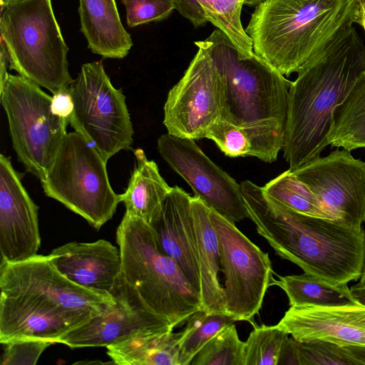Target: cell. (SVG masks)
Segmentation results:
<instances>
[{
  "instance_id": "cell-1",
  "label": "cell",
  "mask_w": 365,
  "mask_h": 365,
  "mask_svg": "<svg viewBox=\"0 0 365 365\" xmlns=\"http://www.w3.org/2000/svg\"><path fill=\"white\" fill-rule=\"evenodd\" d=\"M0 343L37 339L58 343L65 334L115 303L63 276L48 255L16 263L1 262Z\"/></svg>"
},
{
  "instance_id": "cell-2",
  "label": "cell",
  "mask_w": 365,
  "mask_h": 365,
  "mask_svg": "<svg viewBox=\"0 0 365 365\" xmlns=\"http://www.w3.org/2000/svg\"><path fill=\"white\" fill-rule=\"evenodd\" d=\"M240 185L248 218L281 258L336 284L359 279L365 257L362 226L296 212L250 180Z\"/></svg>"
},
{
  "instance_id": "cell-3",
  "label": "cell",
  "mask_w": 365,
  "mask_h": 365,
  "mask_svg": "<svg viewBox=\"0 0 365 365\" xmlns=\"http://www.w3.org/2000/svg\"><path fill=\"white\" fill-rule=\"evenodd\" d=\"M353 24L341 29L291 83L282 149L290 171L328 145L334 110L365 72V44Z\"/></svg>"
},
{
  "instance_id": "cell-4",
  "label": "cell",
  "mask_w": 365,
  "mask_h": 365,
  "mask_svg": "<svg viewBox=\"0 0 365 365\" xmlns=\"http://www.w3.org/2000/svg\"><path fill=\"white\" fill-rule=\"evenodd\" d=\"M356 10L357 0H264L245 31L254 53L289 76L355 23Z\"/></svg>"
},
{
  "instance_id": "cell-5",
  "label": "cell",
  "mask_w": 365,
  "mask_h": 365,
  "mask_svg": "<svg viewBox=\"0 0 365 365\" xmlns=\"http://www.w3.org/2000/svg\"><path fill=\"white\" fill-rule=\"evenodd\" d=\"M116 242L122 278L174 329L202 309L200 294L176 262L160 250L146 222L125 214L117 228Z\"/></svg>"
},
{
  "instance_id": "cell-6",
  "label": "cell",
  "mask_w": 365,
  "mask_h": 365,
  "mask_svg": "<svg viewBox=\"0 0 365 365\" xmlns=\"http://www.w3.org/2000/svg\"><path fill=\"white\" fill-rule=\"evenodd\" d=\"M1 43L9 68L53 94L74 81L51 0H19L1 9Z\"/></svg>"
},
{
  "instance_id": "cell-7",
  "label": "cell",
  "mask_w": 365,
  "mask_h": 365,
  "mask_svg": "<svg viewBox=\"0 0 365 365\" xmlns=\"http://www.w3.org/2000/svg\"><path fill=\"white\" fill-rule=\"evenodd\" d=\"M195 44L207 51L222 77L225 90L222 120L235 125L269 119L286 123L292 81L255 53L240 56L218 29Z\"/></svg>"
},
{
  "instance_id": "cell-8",
  "label": "cell",
  "mask_w": 365,
  "mask_h": 365,
  "mask_svg": "<svg viewBox=\"0 0 365 365\" xmlns=\"http://www.w3.org/2000/svg\"><path fill=\"white\" fill-rule=\"evenodd\" d=\"M106 163L79 133H67L52 166L40 180L43 192L98 230L121 202V194L110 184Z\"/></svg>"
},
{
  "instance_id": "cell-9",
  "label": "cell",
  "mask_w": 365,
  "mask_h": 365,
  "mask_svg": "<svg viewBox=\"0 0 365 365\" xmlns=\"http://www.w3.org/2000/svg\"><path fill=\"white\" fill-rule=\"evenodd\" d=\"M0 96L17 158L27 172L41 180L67 134L68 120L52 113V96L20 75L9 73Z\"/></svg>"
},
{
  "instance_id": "cell-10",
  "label": "cell",
  "mask_w": 365,
  "mask_h": 365,
  "mask_svg": "<svg viewBox=\"0 0 365 365\" xmlns=\"http://www.w3.org/2000/svg\"><path fill=\"white\" fill-rule=\"evenodd\" d=\"M68 89L73 103L69 124L106 162L130 148L133 128L125 97L112 85L101 61L83 64Z\"/></svg>"
},
{
  "instance_id": "cell-11",
  "label": "cell",
  "mask_w": 365,
  "mask_h": 365,
  "mask_svg": "<svg viewBox=\"0 0 365 365\" xmlns=\"http://www.w3.org/2000/svg\"><path fill=\"white\" fill-rule=\"evenodd\" d=\"M210 217L219 243L225 313L236 321L250 322L260 310L267 289L273 285L271 260L235 224L210 208Z\"/></svg>"
},
{
  "instance_id": "cell-12",
  "label": "cell",
  "mask_w": 365,
  "mask_h": 365,
  "mask_svg": "<svg viewBox=\"0 0 365 365\" xmlns=\"http://www.w3.org/2000/svg\"><path fill=\"white\" fill-rule=\"evenodd\" d=\"M196 46L197 53L168 94L163 118L168 133L195 140L222 120L225 104L222 77L207 51Z\"/></svg>"
},
{
  "instance_id": "cell-13",
  "label": "cell",
  "mask_w": 365,
  "mask_h": 365,
  "mask_svg": "<svg viewBox=\"0 0 365 365\" xmlns=\"http://www.w3.org/2000/svg\"><path fill=\"white\" fill-rule=\"evenodd\" d=\"M316 196L331 220L354 226L365 222V162L337 149L291 171Z\"/></svg>"
},
{
  "instance_id": "cell-14",
  "label": "cell",
  "mask_w": 365,
  "mask_h": 365,
  "mask_svg": "<svg viewBox=\"0 0 365 365\" xmlns=\"http://www.w3.org/2000/svg\"><path fill=\"white\" fill-rule=\"evenodd\" d=\"M157 148L195 196L210 209L234 224L248 217L241 185L212 162L195 140L163 134L158 140Z\"/></svg>"
},
{
  "instance_id": "cell-15",
  "label": "cell",
  "mask_w": 365,
  "mask_h": 365,
  "mask_svg": "<svg viewBox=\"0 0 365 365\" xmlns=\"http://www.w3.org/2000/svg\"><path fill=\"white\" fill-rule=\"evenodd\" d=\"M114 304L63 335L58 343L71 348L108 346L134 336L173 330L171 324L151 310L122 278L114 289Z\"/></svg>"
},
{
  "instance_id": "cell-16",
  "label": "cell",
  "mask_w": 365,
  "mask_h": 365,
  "mask_svg": "<svg viewBox=\"0 0 365 365\" xmlns=\"http://www.w3.org/2000/svg\"><path fill=\"white\" fill-rule=\"evenodd\" d=\"M10 158L0 155L1 262L16 263L36 255L41 245L38 206Z\"/></svg>"
},
{
  "instance_id": "cell-17",
  "label": "cell",
  "mask_w": 365,
  "mask_h": 365,
  "mask_svg": "<svg viewBox=\"0 0 365 365\" xmlns=\"http://www.w3.org/2000/svg\"><path fill=\"white\" fill-rule=\"evenodd\" d=\"M299 341L322 340L365 348V304L290 306L276 324Z\"/></svg>"
},
{
  "instance_id": "cell-18",
  "label": "cell",
  "mask_w": 365,
  "mask_h": 365,
  "mask_svg": "<svg viewBox=\"0 0 365 365\" xmlns=\"http://www.w3.org/2000/svg\"><path fill=\"white\" fill-rule=\"evenodd\" d=\"M191 196L173 187L160 212L149 225L160 250L173 259L200 296L201 282Z\"/></svg>"
},
{
  "instance_id": "cell-19",
  "label": "cell",
  "mask_w": 365,
  "mask_h": 365,
  "mask_svg": "<svg viewBox=\"0 0 365 365\" xmlns=\"http://www.w3.org/2000/svg\"><path fill=\"white\" fill-rule=\"evenodd\" d=\"M54 267L73 283L105 295H113L121 275L120 250L106 240L71 242L48 255Z\"/></svg>"
},
{
  "instance_id": "cell-20",
  "label": "cell",
  "mask_w": 365,
  "mask_h": 365,
  "mask_svg": "<svg viewBox=\"0 0 365 365\" xmlns=\"http://www.w3.org/2000/svg\"><path fill=\"white\" fill-rule=\"evenodd\" d=\"M285 125L286 123L276 119L242 125L221 120L208 130L205 138L214 141L228 157L252 156L272 163L283 149Z\"/></svg>"
},
{
  "instance_id": "cell-21",
  "label": "cell",
  "mask_w": 365,
  "mask_h": 365,
  "mask_svg": "<svg viewBox=\"0 0 365 365\" xmlns=\"http://www.w3.org/2000/svg\"><path fill=\"white\" fill-rule=\"evenodd\" d=\"M81 31L94 53L123 58L133 43L122 24L115 0H79Z\"/></svg>"
},
{
  "instance_id": "cell-22",
  "label": "cell",
  "mask_w": 365,
  "mask_h": 365,
  "mask_svg": "<svg viewBox=\"0 0 365 365\" xmlns=\"http://www.w3.org/2000/svg\"><path fill=\"white\" fill-rule=\"evenodd\" d=\"M191 209L197 240L202 309L224 312V289L220 284V255L217 232L210 217V207L199 197H191Z\"/></svg>"
},
{
  "instance_id": "cell-23",
  "label": "cell",
  "mask_w": 365,
  "mask_h": 365,
  "mask_svg": "<svg viewBox=\"0 0 365 365\" xmlns=\"http://www.w3.org/2000/svg\"><path fill=\"white\" fill-rule=\"evenodd\" d=\"M136 165L128 187L121 194L125 214L142 219L148 225L160 212L163 203L171 191L160 174L157 164L148 160L143 150H134Z\"/></svg>"
},
{
  "instance_id": "cell-24",
  "label": "cell",
  "mask_w": 365,
  "mask_h": 365,
  "mask_svg": "<svg viewBox=\"0 0 365 365\" xmlns=\"http://www.w3.org/2000/svg\"><path fill=\"white\" fill-rule=\"evenodd\" d=\"M175 9L194 26L210 22L222 31L241 54L252 52V43L241 22L246 0H173Z\"/></svg>"
},
{
  "instance_id": "cell-25",
  "label": "cell",
  "mask_w": 365,
  "mask_h": 365,
  "mask_svg": "<svg viewBox=\"0 0 365 365\" xmlns=\"http://www.w3.org/2000/svg\"><path fill=\"white\" fill-rule=\"evenodd\" d=\"M173 331L134 336L107 346V354L118 365H180V332Z\"/></svg>"
},
{
  "instance_id": "cell-26",
  "label": "cell",
  "mask_w": 365,
  "mask_h": 365,
  "mask_svg": "<svg viewBox=\"0 0 365 365\" xmlns=\"http://www.w3.org/2000/svg\"><path fill=\"white\" fill-rule=\"evenodd\" d=\"M327 141L349 151L365 148V72L334 110Z\"/></svg>"
},
{
  "instance_id": "cell-27",
  "label": "cell",
  "mask_w": 365,
  "mask_h": 365,
  "mask_svg": "<svg viewBox=\"0 0 365 365\" xmlns=\"http://www.w3.org/2000/svg\"><path fill=\"white\" fill-rule=\"evenodd\" d=\"M273 285L278 286L285 292L290 306H341L361 303L347 284H336L310 273L278 275V279L273 281Z\"/></svg>"
},
{
  "instance_id": "cell-28",
  "label": "cell",
  "mask_w": 365,
  "mask_h": 365,
  "mask_svg": "<svg viewBox=\"0 0 365 365\" xmlns=\"http://www.w3.org/2000/svg\"><path fill=\"white\" fill-rule=\"evenodd\" d=\"M235 322V318L224 312H208L200 309L192 314L186 321L184 329L180 332V365H190L209 340Z\"/></svg>"
},
{
  "instance_id": "cell-29",
  "label": "cell",
  "mask_w": 365,
  "mask_h": 365,
  "mask_svg": "<svg viewBox=\"0 0 365 365\" xmlns=\"http://www.w3.org/2000/svg\"><path fill=\"white\" fill-rule=\"evenodd\" d=\"M262 187L269 197L296 212L331 219L312 192L289 170Z\"/></svg>"
},
{
  "instance_id": "cell-30",
  "label": "cell",
  "mask_w": 365,
  "mask_h": 365,
  "mask_svg": "<svg viewBox=\"0 0 365 365\" xmlns=\"http://www.w3.org/2000/svg\"><path fill=\"white\" fill-rule=\"evenodd\" d=\"M288 336L277 325L255 327L244 341L242 365H277Z\"/></svg>"
},
{
  "instance_id": "cell-31",
  "label": "cell",
  "mask_w": 365,
  "mask_h": 365,
  "mask_svg": "<svg viewBox=\"0 0 365 365\" xmlns=\"http://www.w3.org/2000/svg\"><path fill=\"white\" fill-rule=\"evenodd\" d=\"M243 347L232 323L209 340L190 365H242Z\"/></svg>"
},
{
  "instance_id": "cell-32",
  "label": "cell",
  "mask_w": 365,
  "mask_h": 365,
  "mask_svg": "<svg viewBox=\"0 0 365 365\" xmlns=\"http://www.w3.org/2000/svg\"><path fill=\"white\" fill-rule=\"evenodd\" d=\"M294 350L297 365H364L350 348L326 341L294 339Z\"/></svg>"
},
{
  "instance_id": "cell-33",
  "label": "cell",
  "mask_w": 365,
  "mask_h": 365,
  "mask_svg": "<svg viewBox=\"0 0 365 365\" xmlns=\"http://www.w3.org/2000/svg\"><path fill=\"white\" fill-rule=\"evenodd\" d=\"M124 5L127 24L133 28L168 18L175 5L173 0H120Z\"/></svg>"
},
{
  "instance_id": "cell-34",
  "label": "cell",
  "mask_w": 365,
  "mask_h": 365,
  "mask_svg": "<svg viewBox=\"0 0 365 365\" xmlns=\"http://www.w3.org/2000/svg\"><path fill=\"white\" fill-rule=\"evenodd\" d=\"M53 343L37 339H19L7 341L1 358V365H34L41 354Z\"/></svg>"
},
{
  "instance_id": "cell-35",
  "label": "cell",
  "mask_w": 365,
  "mask_h": 365,
  "mask_svg": "<svg viewBox=\"0 0 365 365\" xmlns=\"http://www.w3.org/2000/svg\"><path fill=\"white\" fill-rule=\"evenodd\" d=\"M68 88L53 94L51 109L54 115L68 120L73 110V103Z\"/></svg>"
},
{
  "instance_id": "cell-36",
  "label": "cell",
  "mask_w": 365,
  "mask_h": 365,
  "mask_svg": "<svg viewBox=\"0 0 365 365\" xmlns=\"http://www.w3.org/2000/svg\"><path fill=\"white\" fill-rule=\"evenodd\" d=\"M355 23L360 24L365 31V0H357Z\"/></svg>"
},
{
  "instance_id": "cell-37",
  "label": "cell",
  "mask_w": 365,
  "mask_h": 365,
  "mask_svg": "<svg viewBox=\"0 0 365 365\" xmlns=\"http://www.w3.org/2000/svg\"><path fill=\"white\" fill-rule=\"evenodd\" d=\"M355 356L365 365V348L350 347Z\"/></svg>"
},
{
  "instance_id": "cell-38",
  "label": "cell",
  "mask_w": 365,
  "mask_h": 365,
  "mask_svg": "<svg viewBox=\"0 0 365 365\" xmlns=\"http://www.w3.org/2000/svg\"><path fill=\"white\" fill-rule=\"evenodd\" d=\"M357 287H365V257L361 275L359 278V283L355 284Z\"/></svg>"
},
{
  "instance_id": "cell-39",
  "label": "cell",
  "mask_w": 365,
  "mask_h": 365,
  "mask_svg": "<svg viewBox=\"0 0 365 365\" xmlns=\"http://www.w3.org/2000/svg\"><path fill=\"white\" fill-rule=\"evenodd\" d=\"M359 298L360 302L365 304V287L360 289L359 292Z\"/></svg>"
},
{
  "instance_id": "cell-40",
  "label": "cell",
  "mask_w": 365,
  "mask_h": 365,
  "mask_svg": "<svg viewBox=\"0 0 365 365\" xmlns=\"http://www.w3.org/2000/svg\"><path fill=\"white\" fill-rule=\"evenodd\" d=\"M19 0H0L1 9L4 8L7 5Z\"/></svg>"
}]
</instances>
